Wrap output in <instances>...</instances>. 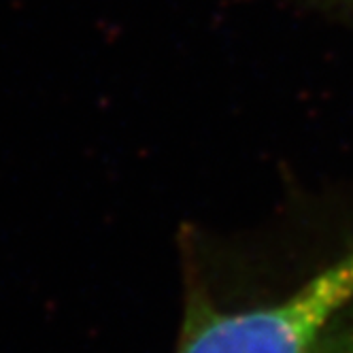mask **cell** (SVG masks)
<instances>
[{
	"instance_id": "6da1fadb",
	"label": "cell",
	"mask_w": 353,
	"mask_h": 353,
	"mask_svg": "<svg viewBox=\"0 0 353 353\" xmlns=\"http://www.w3.org/2000/svg\"><path fill=\"white\" fill-rule=\"evenodd\" d=\"M351 300L353 251L270 305L225 311L192 292L176 353H311Z\"/></svg>"
},
{
	"instance_id": "7a4b0ae2",
	"label": "cell",
	"mask_w": 353,
	"mask_h": 353,
	"mask_svg": "<svg viewBox=\"0 0 353 353\" xmlns=\"http://www.w3.org/2000/svg\"><path fill=\"white\" fill-rule=\"evenodd\" d=\"M311 353H353V300L325 327Z\"/></svg>"
}]
</instances>
